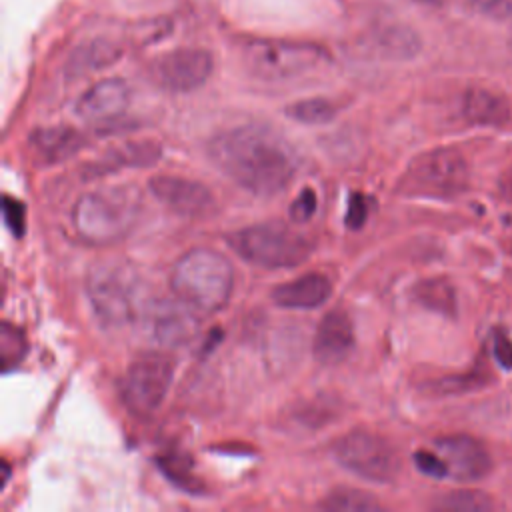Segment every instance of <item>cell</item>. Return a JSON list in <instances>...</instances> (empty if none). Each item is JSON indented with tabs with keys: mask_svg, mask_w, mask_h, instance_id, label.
I'll list each match as a JSON object with an SVG mask.
<instances>
[{
	"mask_svg": "<svg viewBox=\"0 0 512 512\" xmlns=\"http://www.w3.org/2000/svg\"><path fill=\"white\" fill-rule=\"evenodd\" d=\"M214 70V56L204 48H176L162 54L154 64L156 82L168 92H192L206 84Z\"/></svg>",
	"mask_w": 512,
	"mask_h": 512,
	"instance_id": "10",
	"label": "cell"
},
{
	"mask_svg": "<svg viewBox=\"0 0 512 512\" xmlns=\"http://www.w3.org/2000/svg\"><path fill=\"white\" fill-rule=\"evenodd\" d=\"M320 508L334 512H372L380 510V502L362 490L356 488H336L322 502Z\"/></svg>",
	"mask_w": 512,
	"mask_h": 512,
	"instance_id": "23",
	"label": "cell"
},
{
	"mask_svg": "<svg viewBox=\"0 0 512 512\" xmlns=\"http://www.w3.org/2000/svg\"><path fill=\"white\" fill-rule=\"evenodd\" d=\"M502 196H506L508 200H512V174H506L502 178Z\"/></svg>",
	"mask_w": 512,
	"mask_h": 512,
	"instance_id": "35",
	"label": "cell"
},
{
	"mask_svg": "<svg viewBox=\"0 0 512 512\" xmlns=\"http://www.w3.org/2000/svg\"><path fill=\"white\" fill-rule=\"evenodd\" d=\"M174 378V360L164 352L138 356L120 380L126 408L138 418H152L162 406Z\"/></svg>",
	"mask_w": 512,
	"mask_h": 512,
	"instance_id": "8",
	"label": "cell"
},
{
	"mask_svg": "<svg viewBox=\"0 0 512 512\" xmlns=\"http://www.w3.org/2000/svg\"><path fill=\"white\" fill-rule=\"evenodd\" d=\"M140 206L142 198L134 186L96 188L78 198L72 210V224L84 242L112 244L136 224Z\"/></svg>",
	"mask_w": 512,
	"mask_h": 512,
	"instance_id": "2",
	"label": "cell"
},
{
	"mask_svg": "<svg viewBox=\"0 0 512 512\" xmlns=\"http://www.w3.org/2000/svg\"><path fill=\"white\" fill-rule=\"evenodd\" d=\"M148 188L160 204L184 218H200L214 208L210 188L190 178L160 174L150 178Z\"/></svg>",
	"mask_w": 512,
	"mask_h": 512,
	"instance_id": "11",
	"label": "cell"
},
{
	"mask_svg": "<svg viewBox=\"0 0 512 512\" xmlns=\"http://www.w3.org/2000/svg\"><path fill=\"white\" fill-rule=\"evenodd\" d=\"M332 454L342 468L376 484L394 482L402 468L396 448L386 438L366 430H354L338 438Z\"/></svg>",
	"mask_w": 512,
	"mask_h": 512,
	"instance_id": "7",
	"label": "cell"
},
{
	"mask_svg": "<svg viewBox=\"0 0 512 512\" xmlns=\"http://www.w3.org/2000/svg\"><path fill=\"white\" fill-rule=\"evenodd\" d=\"M0 352L4 370L14 368L26 354V338L20 328L10 322H2L0 328Z\"/></svg>",
	"mask_w": 512,
	"mask_h": 512,
	"instance_id": "26",
	"label": "cell"
},
{
	"mask_svg": "<svg viewBox=\"0 0 512 512\" xmlns=\"http://www.w3.org/2000/svg\"><path fill=\"white\" fill-rule=\"evenodd\" d=\"M332 294V282L324 274H304L296 280L278 284L270 298L280 308L312 310L322 306Z\"/></svg>",
	"mask_w": 512,
	"mask_h": 512,
	"instance_id": "16",
	"label": "cell"
},
{
	"mask_svg": "<svg viewBox=\"0 0 512 512\" xmlns=\"http://www.w3.org/2000/svg\"><path fill=\"white\" fill-rule=\"evenodd\" d=\"M86 296L96 318L108 328H120L136 316V284L118 264H98L86 276Z\"/></svg>",
	"mask_w": 512,
	"mask_h": 512,
	"instance_id": "9",
	"label": "cell"
},
{
	"mask_svg": "<svg viewBox=\"0 0 512 512\" xmlns=\"http://www.w3.org/2000/svg\"><path fill=\"white\" fill-rule=\"evenodd\" d=\"M418 4H424V6H442L446 0H416Z\"/></svg>",
	"mask_w": 512,
	"mask_h": 512,
	"instance_id": "36",
	"label": "cell"
},
{
	"mask_svg": "<svg viewBox=\"0 0 512 512\" xmlns=\"http://www.w3.org/2000/svg\"><path fill=\"white\" fill-rule=\"evenodd\" d=\"M82 144L84 140L80 132L72 126H48L38 128L30 134L32 152L46 164H56L72 158L82 148Z\"/></svg>",
	"mask_w": 512,
	"mask_h": 512,
	"instance_id": "18",
	"label": "cell"
},
{
	"mask_svg": "<svg viewBox=\"0 0 512 512\" xmlns=\"http://www.w3.org/2000/svg\"><path fill=\"white\" fill-rule=\"evenodd\" d=\"M412 296L426 310H432L446 318H456L458 314L456 290L446 278H426L416 282L412 288Z\"/></svg>",
	"mask_w": 512,
	"mask_h": 512,
	"instance_id": "22",
	"label": "cell"
},
{
	"mask_svg": "<svg viewBox=\"0 0 512 512\" xmlns=\"http://www.w3.org/2000/svg\"><path fill=\"white\" fill-rule=\"evenodd\" d=\"M152 336L160 346L174 348L186 344L198 330V320L188 304L162 302L150 312Z\"/></svg>",
	"mask_w": 512,
	"mask_h": 512,
	"instance_id": "15",
	"label": "cell"
},
{
	"mask_svg": "<svg viewBox=\"0 0 512 512\" xmlns=\"http://www.w3.org/2000/svg\"><path fill=\"white\" fill-rule=\"evenodd\" d=\"M440 508L444 510H488L492 508V502L488 496L480 494V492H450L446 494L440 502H438Z\"/></svg>",
	"mask_w": 512,
	"mask_h": 512,
	"instance_id": "27",
	"label": "cell"
},
{
	"mask_svg": "<svg viewBox=\"0 0 512 512\" xmlns=\"http://www.w3.org/2000/svg\"><path fill=\"white\" fill-rule=\"evenodd\" d=\"M170 282L178 300L198 312L212 314L230 300L234 268L218 250L194 248L176 262Z\"/></svg>",
	"mask_w": 512,
	"mask_h": 512,
	"instance_id": "3",
	"label": "cell"
},
{
	"mask_svg": "<svg viewBox=\"0 0 512 512\" xmlns=\"http://www.w3.org/2000/svg\"><path fill=\"white\" fill-rule=\"evenodd\" d=\"M462 116L476 126H504L510 120V104L492 90L470 88L462 98Z\"/></svg>",
	"mask_w": 512,
	"mask_h": 512,
	"instance_id": "19",
	"label": "cell"
},
{
	"mask_svg": "<svg viewBox=\"0 0 512 512\" xmlns=\"http://www.w3.org/2000/svg\"><path fill=\"white\" fill-rule=\"evenodd\" d=\"M354 348V326L344 310H330L318 324L312 352L324 366L340 364Z\"/></svg>",
	"mask_w": 512,
	"mask_h": 512,
	"instance_id": "14",
	"label": "cell"
},
{
	"mask_svg": "<svg viewBox=\"0 0 512 512\" xmlns=\"http://www.w3.org/2000/svg\"><path fill=\"white\" fill-rule=\"evenodd\" d=\"M470 4L492 18H504L512 12V0H470Z\"/></svg>",
	"mask_w": 512,
	"mask_h": 512,
	"instance_id": "34",
	"label": "cell"
},
{
	"mask_svg": "<svg viewBox=\"0 0 512 512\" xmlns=\"http://www.w3.org/2000/svg\"><path fill=\"white\" fill-rule=\"evenodd\" d=\"M208 156L234 184L264 198L288 188L298 168L292 148L258 126H236L218 132L208 142Z\"/></svg>",
	"mask_w": 512,
	"mask_h": 512,
	"instance_id": "1",
	"label": "cell"
},
{
	"mask_svg": "<svg viewBox=\"0 0 512 512\" xmlns=\"http://www.w3.org/2000/svg\"><path fill=\"white\" fill-rule=\"evenodd\" d=\"M158 468L164 472V476L174 482L178 488L186 492H200L202 486L198 478L192 472V462L186 456L172 454V456H162L158 460Z\"/></svg>",
	"mask_w": 512,
	"mask_h": 512,
	"instance_id": "25",
	"label": "cell"
},
{
	"mask_svg": "<svg viewBox=\"0 0 512 512\" xmlns=\"http://www.w3.org/2000/svg\"><path fill=\"white\" fill-rule=\"evenodd\" d=\"M286 116L294 122L308 124V126H320L328 124L336 116V106L328 98H304L298 102H292L286 106Z\"/></svg>",
	"mask_w": 512,
	"mask_h": 512,
	"instance_id": "24",
	"label": "cell"
},
{
	"mask_svg": "<svg viewBox=\"0 0 512 512\" xmlns=\"http://www.w3.org/2000/svg\"><path fill=\"white\" fill-rule=\"evenodd\" d=\"M372 46L386 60H410L420 52V36L406 24H388L376 32Z\"/></svg>",
	"mask_w": 512,
	"mask_h": 512,
	"instance_id": "20",
	"label": "cell"
},
{
	"mask_svg": "<svg viewBox=\"0 0 512 512\" xmlns=\"http://www.w3.org/2000/svg\"><path fill=\"white\" fill-rule=\"evenodd\" d=\"M366 218H368V200L360 192H352L348 198V208L344 216L346 226L352 230H358L364 226Z\"/></svg>",
	"mask_w": 512,
	"mask_h": 512,
	"instance_id": "32",
	"label": "cell"
},
{
	"mask_svg": "<svg viewBox=\"0 0 512 512\" xmlns=\"http://www.w3.org/2000/svg\"><path fill=\"white\" fill-rule=\"evenodd\" d=\"M414 462L418 466V470L426 476H432V478H444L448 476V466L444 462V458L436 452H428V450H418L414 454Z\"/></svg>",
	"mask_w": 512,
	"mask_h": 512,
	"instance_id": "31",
	"label": "cell"
},
{
	"mask_svg": "<svg viewBox=\"0 0 512 512\" xmlns=\"http://www.w3.org/2000/svg\"><path fill=\"white\" fill-rule=\"evenodd\" d=\"M122 56V48L108 38H92L78 44L66 58L64 74L66 78L86 76L98 70H104L118 62Z\"/></svg>",
	"mask_w": 512,
	"mask_h": 512,
	"instance_id": "17",
	"label": "cell"
},
{
	"mask_svg": "<svg viewBox=\"0 0 512 512\" xmlns=\"http://www.w3.org/2000/svg\"><path fill=\"white\" fill-rule=\"evenodd\" d=\"M316 206H318L316 192H314L312 188L300 190V194H298V196L294 198V202L290 204V220H292V222H298V224L308 222V220L314 216Z\"/></svg>",
	"mask_w": 512,
	"mask_h": 512,
	"instance_id": "28",
	"label": "cell"
},
{
	"mask_svg": "<svg viewBox=\"0 0 512 512\" xmlns=\"http://www.w3.org/2000/svg\"><path fill=\"white\" fill-rule=\"evenodd\" d=\"M2 212H4V222H6V226L10 228V232L20 238V236L24 234V228H26V210H24V204L18 202L16 198L4 196V198H2Z\"/></svg>",
	"mask_w": 512,
	"mask_h": 512,
	"instance_id": "29",
	"label": "cell"
},
{
	"mask_svg": "<svg viewBox=\"0 0 512 512\" xmlns=\"http://www.w3.org/2000/svg\"><path fill=\"white\" fill-rule=\"evenodd\" d=\"M328 60V52L312 42L252 40L242 48L246 70L260 80H290Z\"/></svg>",
	"mask_w": 512,
	"mask_h": 512,
	"instance_id": "6",
	"label": "cell"
},
{
	"mask_svg": "<svg viewBox=\"0 0 512 512\" xmlns=\"http://www.w3.org/2000/svg\"><path fill=\"white\" fill-rule=\"evenodd\" d=\"M162 154V146L154 140H140V142H124L116 148H112L98 164L108 170L118 168H144L156 164V160Z\"/></svg>",
	"mask_w": 512,
	"mask_h": 512,
	"instance_id": "21",
	"label": "cell"
},
{
	"mask_svg": "<svg viewBox=\"0 0 512 512\" xmlns=\"http://www.w3.org/2000/svg\"><path fill=\"white\" fill-rule=\"evenodd\" d=\"M436 452L448 466V476L458 482H476L490 472V456L486 448L472 436L452 434L436 440Z\"/></svg>",
	"mask_w": 512,
	"mask_h": 512,
	"instance_id": "12",
	"label": "cell"
},
{
	"mask_svg": "<svg viewBox=\"0 0 512 512\" xmlns=\"http://www.w3.org/2000/svg\"><path fill=\"white\" fill-rule=\"evenodd\" d=\"M470 182L464 156L454 148H436L412 160L400 180L402 194L450 200L460 196Z\"/></svg>",
	"mask_w": 512,
	"mask_h": 512,
	"instance_id": "5",
	"label": "cell"
},
{
	"mask_svg": "<svg viewBox=\"0 0 512 512\" xmlns=\"http://www.w3.org/2000/svg\"><path fill=\"white\" fill-rule=\"evenodd\" d=\"M486 378H476V374H468V376H450V378H442L438 382H434V388L440 394H458L464 390H472L476 386H484Z\"/></svg>",
	"mask_w": 512,
	"mask_h": 512,
	"instance_id": "30",
	"label": "cell"
},
{
	"mask_svg": "<svg viewBox=\"0 0 512 512\" xmlns=\"http://www.w3.org/2000/svg\"><path fill=\"white\" fill-rule=\"evenodd\" d=\"M130 100V88L122 78H104L92 84L76 102V114L88 122L118 118Z\"/></svg>",
	"mask_w": 512,
	"mask_h": 512,
	"instance_id": "13",
	"label": "cell"
},
{
	"mask_svg": "<svg viewBox=\"0 0 512 512\" xmlns=\"http://www.w3.org/2000/svg\"><path fill=\"white\" fill-rule=\"evenodd\" d=\"M492 354L496 358V362L506 368L512 370V338L506 332H496L492 338Z\"/></svg>",
	"mask_w": 512,
	"mask_h": 512,
	"instance_id": "33",
	"label": "cell"
},
{
	"mask_svg": "<svg viewBox=\"0 0 512 512\" xmlns=\"http://www.w3.org/2000/svg\"><path fill=\"white\" fill-rule=\"evenodd\" d=\"M228 246L246 262L258 268H294L304 264L314 244L312 240L280 222L252 224L226 236Z\"/></svg>",
	"mask_w": 512,
	"mask_h": 512,
	"instance_id": "4",
	"label": "cell"
}]
</instances>
